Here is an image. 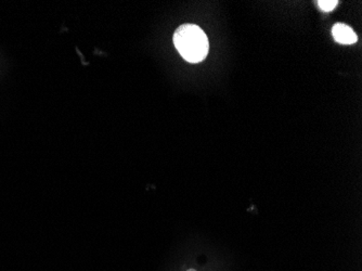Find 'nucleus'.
<instances>
[{"label":"nucleus","mask_w":362,"mask_h":271,"mask_svg":"<svg viewBox=\"0 0 362 271\" xmlns=\"http://www.w3.org/2000/svg\"><path fill=\"white\" fill-rule=\"evenodd\" d=\"M174 45L187 62L199 63L206 58L209 44L202 28L194 24H182L174 34Z\"/></svg>","instance_id":"f257e3e1"},{"label":"nucleus","mask_w":362,"mask_h":271,"mask_svg":"<svg viewBox=\"0 0 362 271\" xmlns=\"http://www.w3.org/2000/svg\"><path fill=\"white\" fill-rule=\"evenodd\" d=\"M332 35L335 42L341 45H353L358 40L353 28L344 23H337L333 26Z\"/></svg>","instance_id":"f03ea898"},{"label":"nucleus","mask_w":362,"mask_h":271,"mask_svg":"<svg viewBox=\"0 0 362 271\" xmlns=\"http://www.w3.org/2000/svg\"><path fill=\"white\" fill-rule=\"evenodd\" d=\"M337 4H339L337 0H320L318 1L319 7L325 12L332 11L337 7Z\"/></svg>","instance_id":"7ed1b4c3"},{"label":"nucleus","mask_w":362,"mask_h":271,"mask_svg":"<svg viewBox=\"0 0 362 271\" xmlns=\"http://www.w3.org/2000/svg\"><path fill=\"white\" fill-rule=\"evenodd\" d=\"M188 271H195L194 269H190V270Z\"/></svg>","instance_id":"20e7f679"}]
</instances>
